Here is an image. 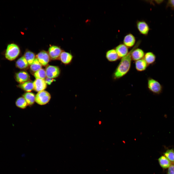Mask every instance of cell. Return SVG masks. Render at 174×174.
I'll use <instances>...</instances> for the list:
<instances>
[{
  "label": "cell",
  "mask_w": 174,
  "mask_h": 174,
  "mask_svg": "<svg viewBox=\"0 0 174 174\" xmlns=\"http://www.w3.org/2000/svg\"><path fill=\"white\" fill-rule=\"evenodd\" d=\"M34 76L36 79H44L46 76L45 70L42 68L40 69L35 72Z\"/></svg>",
  "instance_id": "26"
},
{
  "label": "cell",
  "mask_w": 174,
  "mask_h": 174,
  "mask_svg": "<svg viewBox=\"0 0 174 174\" xmlns=\"http://www.w3.org/2000/svg\"><path fill=\"white\" fill-rule=\"evenodd\" d=\"M73 58V56L71 54L63 51L60 54L59 59L64 64L67 65L72 62Z\"/></svg>",
  "instance_id": "13"
},
{
  "label": "cell",
  "mask_w": 174,
  "mask_h": 174,
  "mask_svg": "<svg viewBox=\"0 0 174 174\" xmlns=\"http://www.w3.org/2000/svg\"><path fill=\"white\" fill-rule=\"evenodd\" d=\"M160 166L163 169H166L171 165V162L165 156H160L158 160Z\"/></svg>",
  "instance_id": "20"
},
{
  "label": "cell",
  "mask_w": 174,
  "mask_h": 174,
  "mask_svg": "<svg viewBox=\"0 0 174 174\" xmlns=\"http://www.w3.org/2000/svg\"><path fill=\"white\" fill-rule=\"evenodd\" d=\"M33 89L37 92L44 90L47 87V84L44 79H36L33 82Z\"/></svg>",
  "instance_id": "11"
},
{
  "label": "cell",
  "mask_w": 174,
  "mask_h": 174,
  "mask_svg": "<svg viewBox=\"0 0 174 174\" xmlns=\"http://www.w3.org/2000/svg\"><path fill=\"white\" fill-rule=\"evenodd\" d=\"M135 65L136 70L140 72L145 70L149 66L144 58L135 61Z\"/></svg>",
  "instance_id": "16"
},
{
  "label": "cell",
  "mask_w": 174,
  "mask_h": 174,
  "mask_svg": "<svg viewBox=\"0 0 174 174\" xmlns=\"http://www.w3.org/2000/svg\"><path fill=\"white\" fill-rule=\"evenodd\" d=\"M141 43V40H138L132 49L125 56L122 58L121 60L113 73L112 77L116 80L126 75L130 69L131 61V53L133 50L138 48Z\"/></svg>",
  "instance_id": "1"
},
{
  "label": "cell",
  "mask_w": 174,
  "mask_h": 174,
  "mask_svg": "<svg viewBox=\"0 0 174 174\" xmlns=\"http://www.w3.org/2000/svg\"><path fill=\"white\" fill-rule=\"evenodd\" d=\"M23 56L27 61L28 64L31 65L33 63L35 58V54L29 51H27L24 54Z\"/></svg>",
  "instance_id": "23"
},
{
  "label": "cell",
  "mask_w": 174,
  "mask_h": 174,
  "mask_svg": "<svg viewBox=\"0 0 174 174\" xmlns=\"http://www.w3.org/2000/svg\"><path fill=\"white\" fill-rule=\"evenodd\" d=\"M51 95L48 92L43 90L38 92L35 98V101L38 104L41 105L47 104L50 101Z\"/></svg>",
  "instance_id": "4"
},
{
  "label": "cell",
  "mask_w": 174,
  "mask_h": 174,
  "mask_svg": "<svg viewBox=\"0 0 174 174\" xmlns=\"http://www.w3.org/2000/svg\"><path fill=\"white\" fill-rule=\"evenodd\" d=\"M14 77L16 80L20 84L28 81L30 79V76L28 73L23 71L16 73Z\"/></svg>",
  "instance_id": "8"
},
{
  "label": "cell",
  "mask_w": 174,
  "mask_h": 174,
  "mask_svg": "<svg viewBox=\"0 0 174 174\" xmlns=\"http://www.w3.org/2000/svg\"><path fill=\"white\" fill-rule=\"evenodd\" d=\"M147 86L149 90L154 94H159L162 92V86L158 81L152 78H148Z\"/></svg>",
  "instance_id": "3"
},
{
  "label": "cell",
  "mask_w": 174,
  "mask_h": 174,
  "mask_svg": "<svg viewBox=\"0 0 174 174\" xmlns=\"http://www.w3.org/2000/svg\"><path fill=\"white\" fill-rule=\"evenodd\" d=\"M45 71L47 77L51 79L58 77L60 72L59 67L55 66L49 65L46 68Z\"/></svg>",
  "instance_id": "6"
},
{
  "label": "cell",
  "mask_w": 174,
  "mask_h": 174,
  "mask_svg": "<svg viewBox=\"0 0 174 174\" xmlns=\"http://www.w3.org/2000/svg\"><path fill=\"white\" fill-rule=\"evenodd\" d=\"M22 97L27 102L28 105L32 106L35 101V96L34 94L30 92H27L24 94Z\"/></svg>",
  "instance_id": "18"
},
{
  "label": "cell",
  "mask_w": 174,
  "mask_h": 174,
  "mask_svg": "<svg viewBox=\"0 0 174 174\" xmlns=\"http://www.w3.org/2000/svg\"><path fill=\"white\" fill-rule=\"evenodd\" d=\"M167 6L170 7L172 9H174V0H168L167 2Z\"/></svg>",
  "instance_id": "28"
},
{
  "label": "cell",
  "mask_w": 174,
  "mask_h": 174,
  "mask_svg": "<svg viewBox=\"0 0 174 174\" xmlns=\"http://www.w3.org/2000/svg\"><path fill=\"white\" fill-rule=\"evenodd\" d=\"M36 58L42 65L45 66L49 61L50 57L48 53L44 51H42L36 56Z\"/></svg>",
  "instance_id": "9"
},
{
  "label": "cell",
  "mask_w": 174,
  "mask_h": 174,
  "mask_svg": "<svg viewBox=\"0 0 174 174\" xmlns=\"http://www.w3.org/2000/svg\"><path fill=\"white\" fill-rule=\"evenodd\" d=\"M46 84L50 85L52 82L54 81L53 79L50 78L46 77L44 80Z\"/></svg>",
  "instance_id": "29"
},
{
  "label": "cell",
  "mask_w": 174,
  "mask_h": 174,
  "mask_svg": "<svg viewBox=\"0 0 174 174\" xmlns=\"http://www.w3.org/2000/svg\"><path fill=\"white\" fill-rule=\"evenodd\" d=\"M166 157L172 164H174V150L173 149L167 150L164 153Z\"/></svg>",
  "instance_id": "24"
},
{
  "label": "cell",
  "mask_w": 174,
  "mask_h": 174,
  "mask_svg": "<svg viewBox=\"0 0 174 174\" xmlns=\"http://www.w3.org/2000/svg\"><path fill=\"white\" fill-rule=\"evenodd\" d=\"M20 50L16 44L12 43L8 44L5 53V58L10 61L14 60L19 55Z\"/></svg>",
  "instance_id": "2"
},
{
  "label": "cell",
  "mask_w": 174,
  "mask_h": 174,
  "mask_svg": "<svg viewBox=\"0 0 174 174\" xmlns=\"http://www.w3.org/2000/svg\"><path fill=\"white\" fill-rule=\"evenodd\" d=\"M167 174H174V164H172L168 167Z\"/></svg>",
  "instance_id": "27"
},
{
  "label": "cell",
  "mask_w": 174,
  "mask_h": 174,
  "mask_svg": "<svg viewBox=\"0 0 174 174\" xmlns=\"http://www.w3.org/2000/svg\"><path fill=\"white\" fill-rule=\"evenodd\" d=\"M17 87L25 91L30 92L33 89V82L29 80L19 84Z\"/></svg>",
  "instance_id": "19"
},
{
  "label": "cell",
  "mask_w": 174,
  "mask_h": 174,
  "mask_svg": "<svg viewBox=\"0 0 174 174\" xmlns=\"http://www.w3.org/2000/svg\"><path fill=\"white\" fill-rule=\"evenodd\" d=\"M156 58L155 55L153 52L149 51L145 53L143 58L149 65L155 62Z\"/></svg>",
  "instance_id": "17"
},
{
  "label": "cell",
  "mask_w": 174,
  "mask_h": 174,
  "mask_svg": "<svg viewBox=\"0 0 174 174\" xmlns=\"http://www.w3.org/2000/svg\"><path fill=\"white\" fill-rule=\"evenodd\" d=\"M145 53L142 49L138 47L135 49L131 53L132 60L135 61L143 58Z\"/></svg>",
  "instance_id": "15"
},
{
  "label": "cell",
  "mask_w": 174,
  "mask_h": 174,
  "mask_svg": "<svg viewBox=\"0 0 174 174\" xmlns=\"http://www.w3.org/2000/svg\"><path fill=\"white\" fill-rule=\"evenodd\" d=\"M42 66L38 59L36 58L30 65V68L32 71L35 72L42 68Z\"/></svg>",
  "instance_id": "25"
},
{
  "label": "cell",
  "mask_w": 174,
  "mask_h": 174,
  "mask_svg": "<svg viewBox=\"0 0 174 174\" xmlns=\"http://www.w3.org/2000/svg\"><path fill=\"white\" fill-rule=\"evenodd\" d=\"M136 40L135 36L132 34L129 33L124 36L123 43L128 48H130L135 45L136 44Z\"/></svg>",
  "instance_id": "10"
},
{
  "label": "cell",
  "mask_w": 174,
  "mask_h": 174,
  "mask_svg": "<svg viewBox=\"0 0 174 174\" xmlns=\"http://www.w3.org/2000/svg\"><path fill=\"white\" fill-rule=\"evenodd\" d=\"M163 0H155V2L158 4H160L162 2Z\"/></svg>",
  "instance_id": "30"
},
{
  "label": "cell",
  "mask_w": 174,
  "mask_h": 174,
  "mask_svg": "<svg viewBox=\"0 0 174 174\" xmlns=\"http://www.w3.org/2000/svg\"><path fill=\"white\" fill-rule=\"evenodd\" d=\"M136 25L140 34L145 36L148 35L150 29L145 21L143 20H138L136 22Z\"/></svg>",
  "instance_id": "5"
},
{
  "label": "cell",
  "mask_w": 174,
  "mask_h": 174,
  "mask_svg": "<svg viewBox=\"0 0 174 174\" xmlns=\"http://www.w3.org/2000/svg\"><path fill=\"white\" fill-rule=\"evenodd\" d=\"M115 49L120 59L126 56L129 52L128 48L123 43L119 44Z\"/></svg>",
  "instance_id": "12"
},
{
  "label": "cell",
  "mask_w": 174,
  "mask_h": 174,
  "mask_svg": "<svg viewBox=\"0 0 174 174\" xmlns=\"http://www.w3.org/2000/svg\"><path fill=\"white\" fill-rule=\"evenodd\" d=\"M63 51L58 46L52 45L49 48L48 53L50 58L55 60L59 59L60 54Z\"/></svg>",
  "instance_id": "7"
},
{
  "label": "cell",
  "mask_w": 174,
  "mask_h": 174,
  "mask_svg": "<svg viewBox=\"0 0 174 174\" xmlns=\"http://www.w3.org/2000/svg\"><path fill=\"white\" fill-rule=\"evenodd\" d=\"M28 64L23 56L18 59L15 63L16 66L21 69H25L28 66Z\"/></svg>",
  "instance_id": "21"
},
{
  "label": "cell",
  "mask_w": 174,
  "mask_h": 174,
  "mask_svg": "<svg viewBox=\"0 0 174 174\" xmlns=\"http://www.w3.org/2000/svg\"><path fill=\"white\" fill-rule=\"evenodd\" d=\"M107 60L110 62H114L120 59L115 49H112L107 51L106 53Z\"/></svg>",
  "instance_id": "14"
},
{
  "label": "cell",
  "mask_w": 174,
  "mask_h": 174,
  "mask_svg": "<svg viewBox=\"0 0 174 174\" xmlns=\"http://www.w3.org/2000/svg\"><path fill=\"white\" fill-rule=\"evenodd\" d=\"M16 106L18 108L24 109L28 106L25 99L23 97H20L18 98L15 102Z\"/></svg>",
  "instance_id": "22"
}]
</instances>
